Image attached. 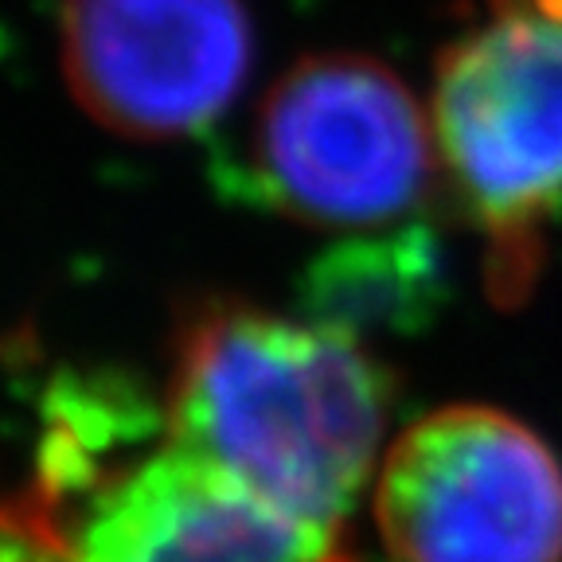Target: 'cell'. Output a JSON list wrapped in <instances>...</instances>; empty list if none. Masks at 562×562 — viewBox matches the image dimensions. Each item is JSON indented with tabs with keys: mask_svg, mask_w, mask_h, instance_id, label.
<instances>
[{
	"mask_svg": "<svg viewBox=\"0 0 562 562\" xmlns=\"http://www.w3.org/2000/svg\"><path fill=\"white\" fill-rule=\"evenodd\" d=\"M395 383L351 325L211 297L172 336L165 430L266 501L336 527L375 481Z\"/></svg>",
	"mask_w": 562,
	"mask_h": 562,
	"instance_id": "1",
	"label": "cell"
},
{
	"mask_svg": "<svg viewBox=\"0 0 562 562\" xmlns=\"http://www.w3.org/2000/svg\"><path fill=\"white\" fill-rule=\"evenodd\" d=\"M430 125L438 168L488 238L496 297H516L562 207V20L536 0L496 4L446 44Z\"/></svg>",
	"mask_w": 562,
	"mask_h": 562,
	"instance_id": "2",
	"label": "cell"
},
{
	"mask_svg": "<svg viewBox=\"0 0 562 562\" xmlns=\"http://www.w3.org/2000/svg\"><path fill=\"white\" fill-rule=\"evenodd\" d=\"M438 168L430 110L383 59L321 52L258 102L250 172L273 211L308 227L403 220Z\"/></svg>",
	"mask_w": 562,
	"mask_h": 562,
	"instance_id": "3",
	"label": "cell"
},
{
	"mask_svg": "<svg viewBox=\"0 0 562 562\" xmlns=\"http://www.w3.org/2000/svg\"><path fill=\"white\" fill-rule=\"evenodd\" d=\"M371 512L391 562H562V461L501 406L414 418L383 449Z\"/></svg>",
	"mask_w": 562,
	"mask_h": 562,
	"instance_id": "4",
	"label": "cell"
},
{
	"mask_svg": "<svg viewBox=\"0 0 562 562\" xmlns=\"http://www.w3.org/2000/svg\"><path fill=\"white\" fill-rule=\"evenodd\" d=\"M35 536L52 562H356L344 531L266 501L168 430L90 476L67 519Z\"/></svg>",
	"mask_w": 562,
	"mask_h": 562,
	"instance_id": "5",
	"label": "cell"
},
{
	"mask_svg": "<svg viewBox=\"0 0 562 562\" xmlns=\"http://www.w3.org/2000/svg\"><path fill=\"white\" fill-rule=\"evenodd\" d=\"M255 59L243 0H63L70 98L125 140L195 137L227 114Z\"/></svg>",
	"mask_w": 562,
	"mask_h": 562,
	"instance_id": "6",
	"label": "cell"
},
{
	"mask_svg": "<svg viewBox=\"0 0 562 562\" xmlns=\"http://www.w3.org/2000/svg\"><path fill=\"white\" fill-rule=\"evenodd\" d=\"M536 4H539L543 12H551V16H559V20H562V0H536Z\"/></svg>",
	"mask_w": 562,
	"mask_h": 562,
	"instance_id": "7",
	"label": "cell"
}]
</instances>
